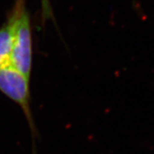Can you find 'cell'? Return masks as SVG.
<instances>
[{"instance_id": "cell-3", "label": "cell", "mask_w": 154, "mask_h": 154, "mask_svg": "<svg viewBox=\"0 0 154 154\" xmlns=\"http://www.w3.org/2000/svg\"><path fill=\"white\" fill-rule=\"evenodd\" d=\"M11 47V32L9 24L6 22L0 27V69L10 65Z\"/></svg>"}, {"instance_id": "cell-4", "label": "cell", "mask_w": 154, "mask_h": 154, "mask_svg": "<svg viewBox=\"0 0 154 154\" xmlns=\"http://www.w3.org/2000/svg\"><path fill=\"white\" fill-rule=\"evenodd\" d=\"M42 6V18L43 22L45 23L47 19H54L53 11L51 6L50 0H41Z\"/></svg>"}, {"instance_id": "cell-2", "label": "cell", "mask_w": 154, "mask_h": 154, "mask_svg": "<svg viewBox=\"0 0 154 154\" xmlns=\"http://www.w3.org/2000/svg\"><path fill=\"white\" fill-rule=\"evenodd\" d=\"M0 91L20 107L26 118L33 139V149L36 154L35 139L37 129L31 108L30 78L11 65L0 69Z\"/></svg>"}, {"instance_id": "cell-1", "label": "cell", "mask_w": 154, "mask_h": 154, "mask_svg": "<svg viewBox=\"0 0 154 154\" xmlns=\"http://www.w3.org/2000/svg\"><path fill=\"white\" fill-rule=\"evenodd\" d=\"M11 32L10 65L31 78L33 58L32 24L25 0H15L7 18Z\"/></svg>"}]
</instances>
